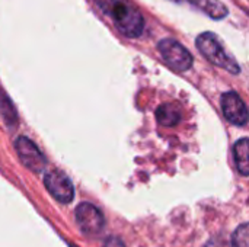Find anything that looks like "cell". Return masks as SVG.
I'll list each match as a JSON object with an SVG mask.
<instances>
[{
  "label": "cell",
  "mask_w": 249,
  "mask_h": 247,
  "mask_svg": "<svg viewBox=\"0 0 249 247\" xmlns=\"http://www.w3.org/2000/svg\"><path fill=\"white\" fill-rule=\"evenodd\" d=\"M177 3H188L204 12L212 19H223L228 15V7L219 0H174Z\"/></svg>",
  "instance_id": "obj_8"
},
{
  "label": "cell",
  "mask_w": 249,
  "mask_h": 247,
  "mask_svg": "<svg viewBox=\"0 0 249 247\" xmlns=\"http://www.w3.org/2000/svg\"><path fill=\"white\" fill-rule=\"evenodd\" d=\"M76 223L80 231L89 239L98 237L105 229V218L101 210H98L95 205L88 202H82L80 205H77Z\"/></svg>",
  "instance_id": "obj_3"
},
{
  "label": "cell",
  "mask_w": 249,
  "mask_h": 247,
  "mask_svg": "<svg viewBox=\"0 0 249 247\" xmlns=\"http://www.w3.org/2000/svg\"><path fill=\"white\" fill-rule=\"evenodd\" d=\"M156 119L163 127H174L181 121V112L175 105L165 103L156 109Z\"/></svg>",
  "instance_id": "obj_9"
},
{
  "label": "cell",
  "mask_w": 249,
  "mask_h": 247,
  "mask_svg": "<svg viewBox=\"0 0 249 247\" xmlns=\"http://www.w3.org/2000/svg\"><path fill=\"white\" fill-rule=\"evenodd\" d=\"M232 247H249V226L244 223L232 236Z\"/></svg>",
  "instance_id": "obj_11"
},
{
  "label": "cell",
  "mask_w": 249,
  "mask_h": 247,
  "mask_svg": "<svg viewBox=\"0 0 249 247\" xmlns=\"http://www.w3.org/2000/svg\"><path fill=\"white\" fill-rule=\"evenodd\" d=\"M196 45H197L198 51L214 66L222 67L232 74L241 73V67L236 63L235 57L231 55L225 49V47L222 45V42L213 32H204V33L198 35Z\"/></svg>",
  "instance_id": "obj_1"
},
{
  "label": "cell",
  "mask_w": 249,
  "mask_h": 247,
  "mask_svg": "<svg viewBox=\"0 0 249 247\" xmlns=\"http://www.w3.org/2000/svg\"><path fill=\"white\" fill-rule=\"evenodd\" d=\"M204 247H229L228 242L222 237H216V239H212L206 243Z\"/></svg>",
  "instance_id": "obj_14"
},
{
  "label": "cell",
  "mask_w": 249,
  "mask_h": 247,
  "mask_svg": "<svg viewBox=\"0 0 249 247\" xmlns=\"http://www.w3.org/2000/svg\"><path fill=\"white\" fill-rule=\"evenodd\" d=\"M15 148L18 151L20 162L29 170H32L34 173H41L45 169L47 160H45L44 154L34 144V141H31L28 137H23V135L18 137L16 143H15Z\"/></svg>",
  "instance_id": "obj_5"
},
{
  "label": "cell",
  "mask_w": 249,
  "mask_h": 247,
  "mask_svg": "<svg viewBox=\"0 0 249 247\" xmlns=\"http://www.w3.org/2000/svg\"><path fill=\"white\" fill-rule=\"evenodd\" d=\"M44 185L47 191L61 204H70L74 198V188L70 179L58 170H51L44 176Z\"/></svg>",
  "instance_id": "obj_6"
},
{
  "label": "cell",
  "mask_w": 249,
  "mask_h": 247,
  "mask_svg": "<svg viewBox=\"0 0 249 247\" xmlns=\"http://www.w3.org/2000/svg\"><path fill=\"white\" fill-rule=\"evenodd\" d=\"M235 163L242 176L249 175V160H248V138L239 140L233 147Z\"/></svg>",
  "instance_id": "obj_10"
},
{
  "label": "cell",
  "mask_w": 249,
  "mask_h": 247,
  "mask_svg": "<svg viewBox=\"0 0 249 247\" xmlns=\"http://www.w3.org/2000/svg\"><path fill=\"white\" fill-rule=\"evenodd\" d=\"M95 1H96V4L99 6L101 10H104L107 15H109L117 0H95Z\"/></svg>",
  "instance_id": "obj_12"
},
{
  "label": "cell",
  "mask_w": 249,
  "mask_h": 247,
  "mask_svg": "<svg viewBox=\"0 0 249 247\" xmlns=\"http://www.w3.org/2000/svg\"><path fill=\"white\" fill-rule=\"evenodd\" d=\"M121 33L130 38H137L142 35L144 28V20L139 9L128 0L115 1L109 13Z\"/></svg>",
  "instance_id": "obj_2"
},
{
  "label": "cell",
  "mask_w": 249,
  "mask_h": 247,
  "mask_svg": "<svg viewBox=\"0 0 249 247\" xmlns=\"http://www.w3.org/2000/svg\"><path fill=\"white\" fill-rule=\"evenodd\" d=\"M158 48H159V52L163 57L165 63L171 68H174L177 71H187L188 68H191V66L194 63L193 55L178 41L171 39V38L162 39L159 42Z\"/></svg>",
  "instance_id": "obj_4"
},
{
  "label": "cell",
  "mask_w": 249,
  "mask_h": 247,
  "mask_svg": "<svg viewBox=\"0 0 249 247\" xmlns=\"http://www.w3.org/2000/svg\"><path fill=\"white\" fill-rule=\"evenodd\" d=\"M222 111L225 118L238 127H242L248 122V109L242 98L236 92H228L220 99Z\"/></svg>",
  "instance_id": "obj_7"
},
{
  "label": "cell",
  "mask_w": 249,
  "mask_h": 247,
  "mask_svg": "<svg viewBox=\"0 0 249 247\" xmlns=\"http://www.w3.org/2000/svg\"><path fill=\"white\" fill-rule=\"evenodd\" d=\"M104 247H125V245H124V242H123L121 239L112 236V237H108V239L105 240Z\"/></svg>",
  "instance_id": "obj_13"
}]
</instances>
